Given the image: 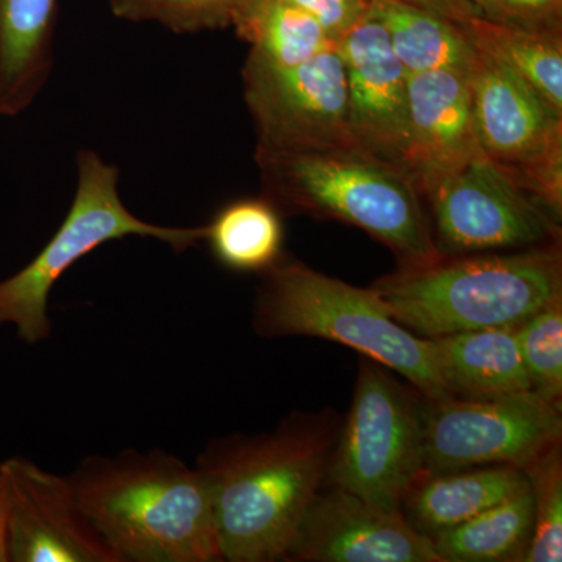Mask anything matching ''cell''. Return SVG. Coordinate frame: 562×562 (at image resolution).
Segmentation results:
<instances>
[{
	"mask_svg": "<svg viewBox=\"0 0 562 562\" xmlns=\"http://www.w3.org/2000/svg\"><path fill=\"white\" fill-rule=\"evenodd\" d=\"M462 25L476 49L505 63L562 114V32L506 27L482 18Z\"/></svg>",
	"mask_w": 562,
	"mask_h": 562,
	"instance_id": "obj_22",
	"label": "cell"
},
{
	"mask_svg": "<svg viewBox=\"0 0 562 562\" xmlns=\"http://www.w3.org/2000/svg\"><path fill=\"white\" fill-rule=\"evenodd\" d=\"M243 81L258 149L305 151L357 144L338 47L294 68L247 60Z\"/></svg>",
	"mask_w": 562,
	"mask_h": 562,
	"instance_id": "obj_11",
	"label": "cell"
},
{
	"mask_svg": "<svg viewBox=\"0 0 562 562\" xmlns=\"http://www.w3.org/2000/svg\"><path fill=\"white\" fill-rule=\"evenodd\" d=\"M480 151L468 72L436 69L409 74L402 169L422 198Z\"/></svg>",
	"mask_w": 562,
	"mask_h": 562,
	"instance_id": "obj_15",
	"label": "cell"
},
{
	"mask_svg": "<svg viewBox=\"0 0 562 562\" xmlns=\"http://www.w3.org/2000/svg\"><path fill=\"white\" fill-rule=\"evenodd\" d=\"M402 2L435 11L441 16L460 22V24H464L473 18H480L479 11L473 7L471 0H402Z\"/></svg>",
	"mask_w": 562,
	"mask_h": 562,
	"instance_id": "obj_29",
	"label": "cell"
},
{
	"mask_svg": "<svg viewBox=\"0 0 562 562\" xmlns=\"http://www.w3.org/2000/svg\"><path fill=\"white\" fill-rule=\"evenodd\" d=\"M57 0H0V116L29 109L54 63Z\"/></svg>",
	"mask_w": 562,
	"mask_h": 562,
	"instance_id": "obj_18",
	"label": "cell"
},
{
	"mask_svg": "<svg viewBox=\"0 0 562 562\" xmlns=\"http://www.w3.org/2000/svg\"><path fill=\"white\" fill-rule=\"evenodd\" d=\"M235 29L251 44L247 60L269 68H294L338 47L312 14L284 0H266Z\"/></svg>",
	"mask_w": 562,
	"mask_h": 562,
	"instance_id": "obj_23",
	"label": "cell"
},
{
	"mask_svg": "<svg viewBox=\"0 0 562 562\" xmlns=\"http://www.w3.org/2000/svg\"><path fill=\"white\" fill-rule=\"evenodd\" d=\"M205 227L203 241L232 271L265 272L281 258V213L266 198L228 203Z\"/></svg>",
	"mask_w": 562,
	"mask_h": 562,
	"instance_id": "obj_21",
	"label": "cell"
},
{
	"mask_svg": "<svg viewBox=\"0 0 562 562\" xmlns=\"http://www.w3.org/2000/svg\"><path fill=\"white\" fill-rule=\"evenodd\" d=\"M371 288L394 321L420 338L517 327L562 301L561 243L442 255L398 268Z\"/></svg>",
	"mask_w": 562,
	"mask_h": 562,
	"instance_id": "obj_4",
	"label": "cell"
},
{
	"mask_svg": "<svg viewBox=\"0 0 562 562\" xmlns=\"http://www.w3.org/2000/svg\"><path fill=\"white\" fill-rule=\"evenodd\" d=\"M312 14L336 44L368 16L369 0H284Z\"/></svg>",
	"mask_w": 562,
	"mask_h": 562,
	"instance_id": "obj_28",
	"label": "cell"
},
{
	"mask_svg": "<svg viewBox=\"0 0 562 562\" xmlns=\"http://www.w3.org/2000/svg\"><path fill=\"white\" fill-rule=\"evenodd\" d=\"M482 20L506 27L562 32V0H471Z\"/></svg>",
	"mask_w": 562,
	"mask_h": 562,
	"instance_id": "obj_27",
	"label": "cell"
},
{
	"mask_svg": "<svg viewBox=\"0 0 562 562\" xmlns=\"http://www.w3.org/2000/svg\"><path fill=\"white\" fill-rule=\"evenodd\" d=\"M341 414L294 412L271 431L213 439L195 469L209 487L222 561H286L327 482Z\"/></svg>",
	"mask_w": 562,
	"mask_h": 562,
	"instance_id": "obj_1",
	"label": "cell"
},
{
	"mask_svg": "<svg viewBox=\"0 0 562 562\" xmlns=\"http://www.w3.org/2000/svg\"><path fill=\"white\" fill-rule=\"evenodd\" d=\"M431 342L449 397L491 398L531 391L514 327L454 333Z\"/></svg>",
	"mask_w": 562,
	"mask_h": 562,
	"instance_id": "obj_17",
	"label": "cell"
},
{
	"mask_svg": "<svg viewBox=\"0 0 562 562\" xmlns=\"http://www.w3.org/2000/svg\"><path fill=\"white\" fill-rule=\"evenodd\" d=\"M262 198L280 213L361 228L397 257L398 268L442 257L424 198L402 169L358 144L305 151L258 149Z\"/></svg>",
	"mask_w": 562,
	"mask_h": 562,
	"instance_id": "obj_3",
	"label": "cell"
},
{
	"mask_svg": "<svg viewBox=\"0 0 562 562\" xmlns=\"http://www.w3.org/2000/svg\"><path fill=\"white\" fill-rule=\"evenodd\" d=\"M562 439L561 406L535 392L491 398L424 397V471L528 462Z\"/></svg>",
	"mask_w": 562,
	"mask_h": 562,
	"instance_id": "obj_9",
	"label": "cell"
},
{
	"mask_svg": "<svg viewBox=\"0 0 562 562\" xmlns=\"http://www.w3.org/2000/svg\"><path fill=\"white\" fill-rule=\"evenodd\" d=\"M532 495V536L524 562L562 560L561 441L522 469Z\"/></svg>",
	"mask_w": 562,
	"mask_h": 562,
	"instance_id": "obj_24",
	"label": "cell"
},
{
	"mask_svg": "<svg viewBox=\"0 0 562 562\" xmlns=\"http://www.w3.org/2000/svg\"><path fill=\"white\" fill-rule=\"evenodd\" d=\"M530 486L431 539L442 562H524L532 536Z\"/></svg>",
	"mask_w": 562,
	"mask_h": 562,
	"instance_id": "obj_20",
	"label": "cell"
},
{
	"mask_svg": "<svg viewBox=\"0 0 562 562\" xmlns=\"http://www.w3.org/2000/svg\"><path fill=\"white\" fill-rule=\"evenodd\" d=\"M0 562H9V509L5 484L0 479Z\"/></svg>",
	"mask_w": 562,
	"mask_h": 562,
	"instance_id": "obj_30",
	"label": "cell"
},
{
	"mask_svg": "<svg viewBox=\"0 0 562 562\" xmlns=\"http://www.w3.org/2000/svg\"><path fill=\"white\" fill-rule=\"evenodd\" d=\"M531 392L553 405L562 401V301L514 327Z\"/></svg>",
	"mask_w": 562,
	"mask_h": 562,
	"instance_id": "obj_25",
	"label": "cell"
},
{
	"mask_svg": "<svg viewBox=\"0 0 562 562\" xmlns=\"http://www.w3.org/2000/svg\"><path fill=\"white\" fill-rule=\"evenodd\" d=\"M468 76L484 155L561 216L562 114L487 52L476 49Z\"/></svg>",
	"mask_w": 562,
	"mask_h": 562,
	"instance_id": "obj_8",
	"label": "cell"
},
{
	"mask_svg": "<svg viewBox=\"0 0 562 562\" xmlns=\"http://www.w3.org/2000/svg\"><path fill=\"white\" fill-rule=\"evenodd\" d=\"M522 469L509 464L454 471H422L402 502L405 519L432 539L468 522L527 486Z\"/></svg>",
	"mask_w": 562,
	"mask_h": 562,
	"instance_id": "obj_16",
	"label": "cell"
},
{
	"mask_svg": "<svg viewBox=\"0 0 562 562\" xmlns=\"http://www.w3.org/2000/svg\"><path fill=\"white\" fill-rule=\"evenodd\" d=\"M368 13L382 22L408 74L471 70L476 47L460 22L402 0H369Z\"/></svg>",
	"mask_w": 562,
	"mask_h": 562,
	"instance_id": "obj_19",
	"label": "cell"
},
{
	"mask_svg": "<svg viewBox=\"0 0 562 562\" xmlns=\"http://www.w3.org/2000/svg\"><path fill=\"white\" fill-rule=\"evenodd\" d=\"M424 397L386 366L361 357L325 484L402 513L406 491L424 471Z\"/></svg>",
	"mask_w": 562,
	"mask_h": 562,
	"instance_id": "obj_7",
	"label": "cell"
},
{
	"mask_svg": "<svg viewBox=\"0 0 562 562\" xmlns=\"http://www.w3.org/2000/svg\"><path fill=\"white\" fill-rule=\"evenodd\" d=\"M261 273L251 316L257 335L342 344L386 366L425 397H449L439 379L431 339L394 321L372 288L351 286L283 258Z\"/></svg>",
	"mask_w": 562,
	"mask_h": 562,
	"instance_id": "obj_5",
	"label": "cell"
},
{
	"mask_svg": "<svg viewBox=\"0 0 562 562\" xmlns=\"http://www.w3.org/2000/svg\"><path fill=\"white\" fill-rule=\"evenodd\" d=\"M425 201L436 247L446 257L560 243V216L483 150L439 181Z\"/></svg>",
	"mask_w": 562,
	"mask_h": 562,
	"instance_id": "obj_10",
	"label": "cell"
},
{
	"mask_svg": "<svg viewBox=\"0 0 562 562\" xmlns=\"http://www.w3.org/2000/svg\"><path fill=\"white\" fill-rule=\"evenodd\" d=\"M120 169L94 150L77 154V190L68 214L50 241L20 272L0 281V327L16 328L29 346L50 338L47 314L55 283L70 266L105 243L143 236L168 244L176 254L203 241L206 227L177 228L136 217L122 202Z\"/></svg>",
	"mask_w": 562,
	"mask_h": 562,
	"instance_id": "obj_6",
	"label": "cell"
},
{
	"mask_svg": "<svg viewBox=\"0 0 562 562\" xmlns=\"http://www.w3.org/2000/svg\"><path fill=\"white\" fill-rule=\"evenodd\" d=\"M266 0H236V16L235 22H233V27L246 20L250 13H254L261 3H265Z\"/></svg>",
	"mask_w": 562,
	"mask_h": 562,
	"instance_id": "obj_31",
	"label": "cell"
},
{
	"mask_svg": "<svg viewBox=\"0 0 562 562\" xmlns=\"http://www.w3.org/2000/svg\"><path fill=\"white\" fill-rule=\"evenodd\" d=\"M9 509V562H117L81 513L68 476L22 457L0 462Z\"/></svg>",
	"mask_w": 562,
	"mask_h": 562,
	"instance_id": "obj_12",
	"label": "cell"
},
{
	"mask_svg": "<svg viewBox=\"0 0 562 562\" xmlns=\"http://www.w3.org/2000/svg\"><path fill=\"white\" fill-rule=\"evenodd\" d=\"M68 479L81 513L117 562L222 561L209 487L176 454H91Z\"/></svg>",
	"mask_w": 562,
	"mask_h": 562,
	"instance_id": "obj_2",
	"label": "cell"
},
{
	"mask_svg": "<svg viewBox=\"0 0 562 562\" xmlns=\"http://www.w3.org/2000/svg\"><path fill=\"white\" fill-rule=\"evenodd\" d=\"M117 18L150 21L176 33H195L231 27L236 0H111Z\"/></svg>",
	"mask_w": 562,
	"mask_h": 562,
	"instance_id": "obj_26",
	"label": "cell"
},
{
	"mask_svg": "<svg viewBox=\"0 0 562 562\" xmlns=\"http://www.w3.org/2000/svg\"><path fill=\"white\" fill-rule=\"evenodd\" d=\"M291 562H442L402 513L383 512L325 484L292 542Z\"/></svg>",
	"mask_w": 562,
	"mask_h": 562,
	"instance_id": "obj_13",
	"label": "cell"
},
{
	"mask_svg": "<svg viewBox=\"0 0 562 562\" xmlns=\"http://www.w3.org/2000/svg\"><path fill=\"white\" fill-rule=\"evenodd\" d=\"M355 143L402 169L408 132V70L382 22L368 13L338 43ZM403 171V169H402Z\"/></svg>",
	"mask_w": 562,
	"mask_h": 562,
	"instance_id": "obj_14",
	"label": "cell"
}]
</instances>
